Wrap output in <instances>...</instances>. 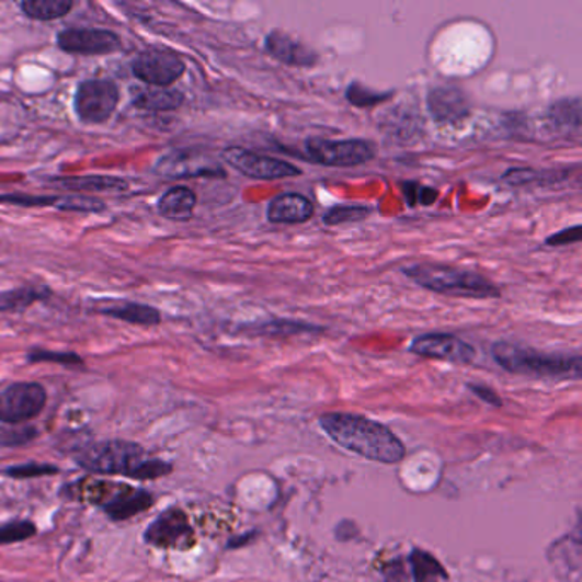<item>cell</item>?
<instances>
[{"label": "cell", "mask_w": 582, "mask_h": 582, "mask_svg": "<svg viewBox=\"0 0 582 582\" xmlns=\"http://www.w3.org/2000/svg\"><path fill=\"white\" fill-rule=\"evenodd\" d=\"M320 425L333 443L369 461H400L406 446L393 432L379 422L355 413L332 412L320 416Z\"/></svg>", "instance_id": "cell-1"}, {"label": "cell", "mask_w": 582, "mask_h": 582, "mask_svg": "<svg viewBox=\"0 0 582 582\" xmlns=\"http://www.w3.org/2000/svg\"><path fill=\"white\" fill-rule=\"evenodd\" d=\"M401 272L416 286L444 296L475 297V299L501 297V289L494 282L477 272L437 265V263H413Z\"/></svg>", "instance_id": "cell-2"}, {"label": "cell", "mask_w": 582, "mask_h": 582, "mask_svg": "<svg viewBox=\"0 0 582 582\" xmlns=\"http://www.w3.org/2000/svg\"><path fill=\"white\" fill-rule=\"evenodd\" d=\"M495 363L513 375L535 378L579 379L582 360L578 354H547L514 343L498 342L492 347Z\"/></svg>", "instance_id": "cell-3"}, {"label": "cell", "mask_w": 582, "mask_h": 582, "mask_svg": "<svg viewBox=\"0 0 582 582\" xmlns=\"http://www.w3.org/2000/svg\"><path fill=\"white\" fill-rule=\"evenodd\" d=\"M146 459L142 446L118 440L88 444L76 455L79 467L91 473L124 475L128 479H136V473Z\"/></svg>", "instance_id": "cell-4"}, {"label": "cell", "mask_w": 582, "mask_h": 582, "mask_svg": "<svg viewBox=\"0 0 582 582\" xmlns=\"http://www.w3.org/2000/svg\"><path fill=\"white\" fill-rule=\"evenodd\" d=\"M121 103V88L112 79H89L78 85L73 110L82 124H104Z\"/></svg>", "instance_id": "cell-5"}, {"label": "cell", "mask_w": 582, "mask_h": 582, "mask_svg": "<svg viewBox=\"0 0 582 582\" xmlns=\"http://www.w3.org/2000/svg\"><path fill=\"white\" fill-rule=\"evenodd\" d=\"M306 155L321 167L354 168L373 161L376 156L373 144L363 139L330 140L311 137L306 140Z\"/></svg>", "instance_id": "cell-6"}, {"label": "cell", "mask_w": 582, "mask_h": 582, "mask_svg": "<svg viewBox=\"0 0 582 582\" xmlns=\"http://www.w3.org/2000/svg\"><path fill=\"white\" fill-rule=\"evenodd\" d=\"M132 72L146 85L171 88L185 73V62L170 48L152 47L134 58Z\"/></svg>", "instance_id": "cell-7"}, {"label": "cell", "mask_w": 582, "mask_h": 582, "mask_svg": "<svg viewBox=\"0 0 582 582\" xmlns=\"http://www.w3.org/2000/svg\"><path fill=\"white\" fill-rule=\"evenodd\" d=\"M47 406V391L38 383H14L0 391V422L18 425L33 421Z\"/></svg>", "instance_id": "cell-8"}, {"label": "cell", "mask_w": 582, "mask_h": 582, "mask_svg": "<svg viewBox=\"0 0 582 582\" xmlns=\"http://www.w3.org/2000/svg\"><path fill=\"white\" fill-rule=\"evenodd\" d=\"M144 541L156 548L168 550H190L195 545V533L189 516L180 507H170L158 514L144 532Z\"/></svg>", "instance_id": "cell-9"}, {"label": "cell", "mask_w": 582, "mask_h": 582, "mask_svg": "<svg viewBox=\"0 0 582 582\" xmlns=\"http://www.w3.org/2000/svg\"><path fill=\"white\" fill-rule=\"evenodd\" d=\"M222 159L228 162L229 167L240 171L244 176L263 180V182L299 176L303 173L290 162L272 158V156L256 155V152L248 151L244 147H228L222 152Z\"/></svg>", "instance_id": "cell-10"}, {"label": "cell", "mask_w": 582, "mask_h": 582, "mask_svg": "<svg viewBox=\"0 0 582 582\" xmlns=\"http://www.w3.org/2000/svg\"><path fill=\"white\" fill-rule=\"evenodd\" d=\"M155 171L167 180L226 176V171L216 159L197 151H173L164 155L156 162Z\"/></svg>", "instance_id": "cell-11"}, {"label": "cell", "mask_w": 582, "mask_h": 582, "mask_svg": "<svg viewBox=\"0 0 582 582\" xmlns=\"http://www.w3.org/2000/svg\"><path fill=\"white\" fill-rule=\"evenodd\" d=\"M57 45L67 54L104 55L122 47L121 36L110 30L69 27L57 35Z\"/></svg>", "instance_id": "cell-12"}, {"label": "cell", "mask_w": 582, "mask_h": 582, "mask_svg": "<svg viewBox=\"0 0 582 582\" xmlns=\"http://www.w3.org/2000/svg\"><path fill=\"white\" fill-rule=\"evenodd\" d=\"M410 352L427 360L455 364H470L477 354L470 343L449 333H427L416 336L410 345Z\"/></svg>", "instance_id": "cell-13"}, {"label": "cell", "mask_w": 582, "mask_h": 582, "mask_svg": "<svg viewBox=\"0 0 582 582\" xmlns=\"http://www.w3.org/2000/svg\"><path fill=\"white\" fill-rule=\"evenodd\" d=\"M265 48L275 60L290 67H312L320 60L317 52L306 47L305 43L297 42L293 36L277 30L266 36Z\"/></svg>", "instance_id": "cell-14"}, {"label": "cell", "mask_w": 582, "mask_h": 582, "mask_svg": "<svg viewBox=\"0 0 582 582\" xmlns=\"http://www.w3.org/2000/svg\"><path fill=\"white\" fill-rule=\"evenodd\" d=\"M155 504V495L144 489L121 487L115 494L101 502L104 513L110 520L125 521L149 510Z\"/></svg>", "instance_id": "cell-15"}, {"label": "cell", "mask_w": 582, "mask_h": 582, "mask_svg": "<svg viewBox=\"0 0 582 582\" xmlns=\"http://www.w3.org/2000/svg\"><path fill=\"white\" fill-rule=\"evenodd\" d=\"M315 205L299 193H282L266 207V219L274 224H303L311 219Z\"/></svg>", "instance_id": "cell-16"}, {"label": "cell", "mask_w": 582, "mask_h": 582, "mask_svg": "<svg viewBox=\"0 0 582 582\" xmlns=\"http://www.w3.org/2000/svg\"><path fill=\"white\" fill-rule=\"evenodd\" d=\"M130 101L136 109L146 112H173L182 106V91L173 88H156V85H132Z\"/></svg>", "instance_id": "cell-17"}, {"label": "cell", "mask_w": 582, "mask_h": 582, "mask_svg": "<svg viewBox=\"0 0 582 582\" xmlns=\"http://www.w3.org/2000/svg\"><path fill=\"white\" fill-rule=\"evenodd\" d=\"M50 183L57 189L73 192L76 195L84 193H121L128 190V182L118 176H58L50 178Z\"/></svg>", "instance_id": "cell-18"}, {"label": "cell", "mask_w": 582, "mask_h": 582, "mask_svg": "<svg viewBox=\"0 0 582 582\" xmlns=\"http://www.w3.org/2000/svg\"><path fill=\"white\" fill-rule=\"evenodd\" d=\"M197 205V195L189 186H173L158 202V213L164 219L186 222L192 219Z\"/></svg>", "instance_id": "cell-19"}, {"label": "cell", "mask_w": 582, "mask_h": 582, "mask_svg": "<svg viewBox=\"0 0 582 582\" xmlns=\"http://www.w3.org/2000/svg\"><path fill=\"white\" fill-rule=\"evenodd\" d=\"M96 311L104 317L127 321L130 324H140V327H158L161 323V312L158 309L139 305V303H118V305L106 306V308H98Z\"/></svg>", "instance_id": "cell-20"}, {"label": "cell", "mask_w": 582, "mask_h": 582, "mask_svg": "<svg viewBox=\"0 0 582 582\" xmlns=\"http://www.w3.org/2000/svg\"><path fill=\"white\" fill-rule=\"evenodd\" d=\"M52 296L48 287L24 286L0 294V312H24L36 303L47 301Z\"/></svg>", "instance_id": "cell-21"}, {"label": "cell", "mask_w": 582, "mask_h": 582, "mask_svg": "<svg viewBox=\"0 0 582 582\" xmlns=\"http://www.w3.org/2000/svg\"><path fill=\"white\" fill-rule=\"evenodd\" d=\"M72 8V0H24L20 2L24 16L35 21L60 20L67 16Z\"/></svg>", "instance_id": "cell-22"}, {"label": "cell", "mask_w": 582, "mask_h": 582, "mask_svg": "<svg viewBox=\"0 0 582 582\" xmlns=\"http://www.w3.org/2000/svg\"><path fill=\"white\" fill-rule=\"evenodd\" d=\"M429 106L437 121H458L467 113V109L463 106L461 94L449 89H437L431 93Z\"/></svg>", "instance_id": "cell-23"}, {"label": "cell", "mask_w": 582, "mask_h": 582, "mask_svg": "<svg viewBox=\"0 0 582 582\" xmlns=\"http://www.w3.org/2000/svg\"><path fill=\"white\" fill-rule=\"evenodd\" d=\"M412 566L413 581L415 582H437V579H447V572L444 571L440 560L432 557L424 550H412L409 557Z\"/></svg>", "instance_id": "cell-24"}, {"label": "cell", "mask_w": 582, "mask_h": 582, "mask_svg": "<svg viewBox=\"0 0 582 582\" xmlns=\"http://www.w3.org/2000/svg\"><path fill=\"white\" fill-rule=\"evenodd\" d=\"M373 208L363 207V205H335L328 208L323 216V222L327 226H340V224L360 222L366 219Z\"/></svg>", "instance_id": "cell-25"}, {"label": "cell", "mask_w": 582, "mask_h": 582, "mask_svg": "<svg viewBox=\"0 0 582 582\" xmlns=\"http://www.w3.org/2000/svg\"><path fill=\"white\" fill-rule=\"evenodd\" d=\"M550 116L554 124L569 128L574 127L575 130H579V125H581V101H579V98L560 101L550 110Z\"/></svg>", "instance_id": "cell-26"}, {"label": "cell", "mask_w": 582, "mask_h": 582, "mask_svg": "<svg viewBox=\"0 0 582 582\" xmlns=\"http://www.w3.org/2000/svg\"><path fill=\"white\" fill-rule=\"evenodd\" d=\"M27 363H54L66 367H84V360L73 352H54L35 349L27 352Z\"/></svg>", "instance_id": "cell-27"}, {"label": "cell", "mask_w": 582, "mask_h": 582, "mask_svg": "<svg viewBox=\"0 0 582 582\" xmlns=\"http://www.w3.org/2000/svg\"><path fill=\"white\" fill-rule=\"evenodd\" d=\"M321 332V327H312V324L299 323V321L277 320L271 323L262 324L256 330L260 335H299V333Z\"/></svg>", "instance_id": "cell-28"}, {"label": "cell", "mask_w": 582, "mask_h": 582, "mask_svg": "<svg viewBox=\"0 0 582 582\" xmlns=\"http://www.w3.org/2000/svg\"><path fill=\"white\" fill-rule=\"evenodd\" d=\"M393 93H378V91H370V89L364 88L360 82H352L347 88V98L349 103L354 104L357 109H370V106H376V104L383 103V101H388Z\"/></svg>", "instance_id": "cell-29"}, {"label": "cell", "mask_w": 582, "mask_h": 582, "mask_svg": "<svg viewBox=\"0 0 582 582\" xmlns=\"http://www.w3.org/2000/svg\"><path fill=\"white\" fill-rule=\"evenodd\" d=\"M36 535V526L32 521H14L8 525L0 526V545L20 544L30 540Z\"/></svg>", "instance_id": "cell-30"}, {"label": "cell", "mask_w": 582, "mask_h": 582, "mask_svg": "<svg viewBox=\"0 0 582 582\" xmlns=\"http://www.w3.org/2000/svg\"><path fill=\"white\" fill-rule=\"evenodd\" d=\"M401 189H403V197H406L410 207H415V205L429 207V205L434 204L440 198V192L436 189H429V186L421 185V183L407 182L401 185Z\"/></svg>", "instance_id": "cell-31"}, {"label": "cell", "mask_w": 582, "mask_h": 582, "mask_svg": "<svg viewBox=\"0 0 582 582\" xmlns=\"http://www.w3.org/2000/svg\"><path fill=\"white\" fill-rule=\"evenodd\" d=\"M4 473L11 479L23 480L36 479V477H52V475L60 473V470L54 465H47V463H24V465L8 468Z\"/></svg>", "instance_id": "cell-32"}, {"label": "cell", "mask_w": 582, "mask_h": 582, "mask_svg": "<svg viewBox=\"0 0 582 582\" xmlns=\"http://www.w3.org/2000/svg\"><path fill=\"white\" fill-rule=\"evenodd\" d=\"M38 436V431L35 427L12 429L0 434V446H23V444L32 443Z\"/></svg>", "instance_id": "cell-33"}, {"label": "cell", "mask_w": 582, "mask_h": 582, "mask_svg": "<svg viewBox=\"0 0 582 582\" xmlns=\"http://www.w3.org/2000/svg\"><path fill=\"white\" fill-rule=\"evenodd\" d=\"M582 238L581 226H572V228L562 229V231L556 232V235L548 236L545 240L547 247H567V244L579 243Z\"/></svg>", "instance_id": "cell-34"}, {"label": "cell", "mask_w": 582, "mask_h": 582, "mask_svg": "<svg viewBox=\"0 0 582 582\" xmlns=\"http://www.w3.org/2000/svg\"><path fill=\"white\" fill-rule=\"evenodd\" d=\"M468 388H470L471 393L477 395V397H479L480 400L486 401V403H489V406H494V407L502 406L501 397H499V395L495 393L494 390H490V388H487V386L468 385Z\"/></svg>", "instance_id": "cell-35"}, {"label": "cell", "mask_w": 582, "mask_h": 582, "mask_svg": "<svg viewBox=\"0 0 582 582\" xmlns=\"http://www.w3.org/2000/svg\"><path fill=\"white\" fill-rule=\"evenodd\" d=\"M253 536H255V533H250V535H244L243 538H236V540H232L231 544H229V548L241 547V545L248 544V541H250V538H253Z\"/></svg>", "instance_id": "cell-36"}]
</instances>
